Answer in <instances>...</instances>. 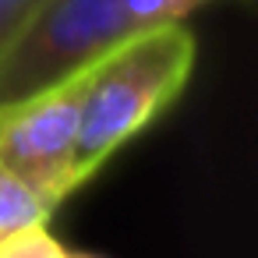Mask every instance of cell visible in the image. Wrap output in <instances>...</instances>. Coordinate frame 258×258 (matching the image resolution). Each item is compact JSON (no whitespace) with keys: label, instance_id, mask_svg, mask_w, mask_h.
<instances>
[{"label":"cell","instance_id":"obj_6","mask_svg":"<svg viewBox=\"0 0 258 258\" xmlns=\"http://www.w3.org/2000/svg\"><path fill=\"white\" fill-rule=\"evenodd\" d=\"M36 8H39V0H0V46L22 29V22Z\"/></svg>","mask_w":258,"mask_h":258},{"label":"cell","instance_id":"obj_3","mask_svg":"<svg viewBox=\"0 0 258 258\" xmlns=\"http://www.w3.org/2000/svg\"><path fill=\"white\" fill-rule=\"evenodd\" d=\"M92 68L0 110V163L29 180L53 209L75 195L71 166Z\"/></svg>","mask_w":258,"mask_h":258},{"label":"cell","instance_id":"obj_4","mask_svg":"<svg viewBox=\"0 0 258 258\" xmlns=\"http://www.w3.org/2000/svg\"><path fill=\"white\" fill-rule=\"evenodd\" d=\"M57 209L29 184L22 180L11 166L0 163V240L11 237L15 230L22 226H32V223H50Z\"/></svg>","mask_w":258,"mask_h":258},{"label":"cell","instance_id":"obj_2","mask_svg":"<svg viewBox=\"0 0 258 258\" xmlns=\"http://www.w3.org/2000/svg\"><path fill=\"white\" fill-rule=\"evenodd\" d=\"M135 36L127 0H39L0 46V110L82 75Z\"/></svg>","mask_w":258,"mask_h":258},{"label":"cell","instance_id":"obj_1","mask_svg":"<svg viewBox=\"0 0 258 258\" xmlns=\"http://www.w3.org/2000/svg\"><path fill=\"white\" fill-rule=\"evenodd\" d=\"M195 60L198 43L180 22L120 43L92 68L71 166L75 191L96 180L120 149H127L180 99L195 75Z\"/></svg>","mask_w":258,"mask_h":258},{"label":"cell","instance_id":"obj_7","mask_svg":"<svg viewBox=\"0 0 258 258\" xmlns=\"http://www.w3.org/2000/svg\"><path fill=\"white\" fill-rule=\"evenodd\" d=\"M71 258H103V254H89V251H71Z\"/></svg>","mask_w":258,"mask_h":258},{"label":"cell","instance_id":"obj_5","mask_svg":"<svg viewBox=\"0 0 258 258\" xmlns=\"http://www.w3.org/2000/svg\"><path fill=\"white\" fill-rule=\"evenodd\" d=\"M0 258H71V251L50 233L46 223H32L0 240Z\"/></svg>","mask_w":258,"mask_h":258}]
</instances>
